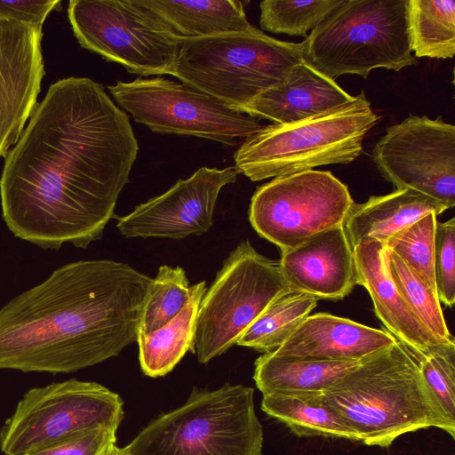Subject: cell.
Wrapping results in <instances>:
<instances>
[{
	"label": "cell",
	"mask_w": 455,
	"mask_h": 455,
	"mask_svg": "<svg viewBox=\"0 0 455 455\" xmlns=\"http://www.w3.org/2000/svg\"><path fill=\"white\" fill-rule=\"evenodd\" d=\"M139 144L129 116L87 77L52 84L0 178L3 219L43 249L100 239L129 182Z\"/></svg>",
	"instance_id": "obj_1"
},
{
	"label": "cell",
	"mask_w": 455,
	"mask_h": 455,
	"mask_svg": "<svg viewBox=\"0 0 455 455\" xmlns=\"http://www.w3.org/2000/svg\"><path fill=\"white\" fill-rule=\"evenodd\" d=\"M152 278L87 259L56 268L0 308V370L70 373L137 341Z\"/></svg>",
	"instance_id": "obj_2"
},
{
	"label": "cell",
	"mask_w": 455,
	"mask_h": 455,
	"mask_svg": "<svg viewBox=\"0 0 455 455\" xmlns=\"http://www.w3.org/2000/svg\"><path fill=\"white\" fill-rule=\"evenodd\" d=\"M323 395L366 445L386 448L404 434L429 427L455 437V421L426 382L419 360L398 340L363 359Z\"/></svg>",
	"instance_id": "obj_3"
},
{
	"label": "cell",
	"mask_w": 455,
	"mask_h": 455,
	"mask_svg": "<svg viewBox=\"0 0 455 455\" xmlns=\"http://www.w3.org/2000/svg\"><path fill=\"white\" fill-rule=\"evenodd\" d=\"M363 92L343 106L287 124H271L234 154L235 167L251 181L349 164L359 156L366 133L377 124Z\"/></svg>",
	"instance_id": "obj_4"
},
{
	"label": "cell",
	"mask_w": 455,
	"mask_h": 455,
	"mask_svg": "<svg viewBox=\"0 0 455 455\" xmlns=\"http://www.w3.org/2000/svg\"><path fill=\"white\" fill-rule=\"evenodd\" d=\"M254 389L194 388L180 407L152 420L125 446L132 455H263Z\"/></svg>",
	"instance_id": "obj_5"
},
{
	"label": "cell",
	"mask_w": 455,
	"mask_h": 455,
	"mask_svg": "<svg viewBox=\"0 0 455 455\" xmlns=\"http://www.w3.org/2000/svg\"><path fill=\"white\" fill-rule=\"evenodd\" d=\"M303 60L301 43L277 40L252 26L182 38L172 76L239 110L283 82Z\"/></svg>",
	"instance_id": "obj_6"
},
{
	"label": "cell",
	"mask_w": 455,
	"mask_h": 455,
	"mask_svg": "<svg viewBox=\"0 0 455 455\" xmlns=\"http://www.w3.org/2000/svg\"><path fill=\"white\" fill-rule=\"evenodd\" d=\"M306 62L331 79L367 78L378 68L394 71L416 64L408 0H344L303 42Z\"/></svg>",
	"instance_id": "obj_7"
},
{
	"label": "cell",
	"mask_w": 455,
	"mask_h": 455,
	"mask_svg": "<svg viewBox=\"0 0 455 455\" xmlns=\"http://www.w3.org/2000/svg\"><path fill=\"white\" fill-rule=\"evenodd\" d=\"M279 261L247 240L223 262L198 308L192 352L201 363L222 355L279 296L290 291Z\"/></svg>",
	"instance_id": "obj_8"
},
{
	"label": "cell",
	"mask_w": 455,
	"mask_h": 455,
	"mask_svg": "<svg viewBox=\"0 0 455 455\" xmlns=\"http://www.w3.org/2000/svg\"><path fill=\"white\" fill-rule=\"evenodd\" d=\"M80 45L140 76L172 75L182 38L140 0H71Z\"/></svg>",
	"instance_id": "obj_9"
},
{
	"label": "cell",
	"mask_w": 455,
	"mask_h": 455,
	"mask_svg": "<svg viewBox=\"0 0 455 455\" xmlns=\"http://www.w3.org/2000/svg\"><path fill=\"white\" fill-rule=\"evenodd\" d=\"M123 400L106 387L76 379L29 389L0 430L5 455H26L97 427L117 429Z\"/></svg>",
	"instance_id": "obj_10"
},
{
	"label": "cell",
	"mask_w": 455,
	"mask_h": 455,
	"mask_svg": "<svg viewBox=\"0 0 455 455\" xmlns=\"http://www.w3.org/2000/svg\"><path fill=\"white\" fill-rule=\"evenodd\" d=\"M108 90L135 122L157 133L194 136L236 146L265 126L217 98L160 76L118 81Z\"/></svg>",
	"instance_id": "obj_11"
},
{
	"label": "cell",
	"mask_w": 455,
	"mask_h": 455,
	"mask_svg": "<svg viewBox=\"0 0 455 455\" xmlns=\"http://www.w3.org/2000/svg\"><path fill=\"white\" fill-rule=\"evenodd\" d=\"M355 202L348 188L327 171L274 178L254 192L249 220L255 231L282 251L343 225Z\"/></svg>",
	"instance_id": "obj_12"
},
{
	"label": "cell",
	"mask_w": 455,
	"mask_h": 455,
	"mask_svg": "<svg viewBox=\"0 0 455 455\" xmlns=\"http://www.w3.org/2000/svg\"><path fill=\"white\" fill-rule=\"evenodd\" d=\"M372 159L396 189L419 193L446 210L455 205V126L441 116H410L387 127Z\"/></svg>",
	"instance_id": "obj_13"
},
{
	"label": "cell",
	"mask_w": 455,
	"mask_h": 455,
	"mask_svg": "<svg viewBox=\"0 0 455 455\" xmlns=\"http://www.w3.org/2000/svg\"><path fill=\"white\" fill-rule=\"evenodd\" d=\"M239 173L235 166L221 170L201 167L165 193L118 218L116 228L125 237L182 239L200 235L212 225L221 188L235 182Z\"/></svg>",
	"instance_id": "obj_14"
},
{
	"label": "cell",
	"mask_w": 455,
	"mask_h": 455,
	"mask_svg": "<svg viewBox=\"0 0 455 455\" xmlns=\"http://www.w3.org/2000/svg\"><path fill=\"white\" fill-rule=\"evenodd\" d=\"M42 29L0 18V157L19 140L44 75Z\"/></svg>",
	"instance_id": "obj_15"
},
{
	"label": "cell",
	"mask_w": 455,
	"mask_h": 455,
	"mask_svg": "<svg viewBox=\"0 0 455 455\" xmlns=\"http://www.w3.org/2000/svg\"><path fill=\"white\" fill-rule=\"evenodd\" d=\"M279 265L291 291L318 299H342L357 285L354 249L343 225L282 251Z\"/></svg>",
	"instance_id": "obj_16"
},
{
	"label": "cell",
	"mask_w": 455,
	"mask_h": 455,
	"mask_svg": "<svg viewBox=\"0 0 455 455\" xmlns=\"http://www.w3.org/2000/svg\"><path fill=\"white\" fill-rule=\"evenodd\" d=\"M396 341L386 330L316 313L307 315L272 353L313 360L360 362Z\"/></svg>",
	"instance_id": "obj_17"
},
{
	"label": "cell",
	"mask_w": 455,
	"mask_h": 455,
	"mask_svg": "<svg viewBox=\"0 0 455 455\" xmlns=\"http://www.w3.org/2000/svg\"><path fill=\"white\" fill-rule=\"evenodd\" d=\"M384 243L365 241L354 247L357 285L370 294L377 317L418 360L443 343L413 314L388 276Z\"/></svg>",
	"instance_id": "obj_18"
},
{
	"label": "cell",
	"mask_w": 455,
	"mask_h": 455,
	"mask_svg": "<svg viewBox=\"0 0 455 455\" xmlns=\"http://www.w3.org/2000/svg\"><path fill=\"white\" fill-rule=\"evenodd\" d=\"M354 98L335 80L303 60L283 82L261 92L239 110L256 119L287 124L343 106Z\"/></svg>",
	"instance_id": "obj_19"
},
{
	"label": "cell",
	"mask_w": 455,
	"mask_h": 455,
	"mask_svg": "<svg viewBox=\"0 0 455 455\" xmlns=\"http://www.w3.org/2000/svg\"><path fill=\"white\" fill-rule=\"evenodd\" d=\"M446 208L429 197L408 189H395L384 196H372L362 204L354 203L343 223L354 249L371 240L385 242L395 233L426 214L439 215Z\"/></svg>",
	"instance_id": "obj_20"
},
{
	"label": "cell",
	"mask_w": 455,
	"mask_h": 455,
	"mask_svg": "<svg viewBox=\"0 0 455 455\" xmlns=\"http://www.w3.org/2000/svg\"><path fill=\"white\" fill-rule=\"evenodd\" d=\"M157 13L181 38L212 36L251 28L244 4L239 0H140Z\"/></svg>",
	"instance_id": "obj_21"
},
{
	"label": "cell",
	"mask_w": 455,
	"mask_h": 455,
	"mask_svg": "<svg viewBox=\"0 0 455 455\" xmlns=\"http://www.w3.org/2000/svg\"><path fill=\"white\" fill-rule=\"evenodd\" d=\"M358 363L313 360L277 355L272 352L264 353L255 361L253 379L262 395L323 392Z\"/></svg>",
	"instance_id": "obj_22"
},
{
	"label": "cell",
	"mask_w": 455,
	"mask_h": 455,
	"mask_svg": "<svg viewBox=\"0 0 455 455\" xmlns=\"http://www.w3.org/2000/svg\"><path fill=\"white\" fill-rule=\"evenodd\" d=\"M261 410L299 437L322 436L358 442L355 432L329 404L323 392L266 394Z\"/></svg>",
	"instance_id": "obj_23"
},
{
	"label": "cell",
	"mask_w": 455,
	"mask_h": 455,
	"mask_svg": "<svg viewBox=\"0 0 455 455\" xmlns=\"http://www.w3.org/2000/svg\"><path fill=\"white\" fill-rule=\"evenodd\" d=\"M191 287L190 298L177 316L149 334L138 335L139 360L145 375L164 376L188 351L192 352L197 312L207 288L205 281Z\"/></svg>",
	"instance_id": "obj_24"
},
{
	"label": "cell",
	"mask_w": 455,
	"mask_h": 455,
	"mask_svg": "<svg viewBox=\"0 0 455 455\" xmlns=\"http://www.w3.org/2000/svg\"><path fill=\"white\" fill-rule=\"evenodd\" d=\"M408 24L416 57H454L455 1L408 0Z\"/></svg>",
	"instance_id": "obj_25"
},
{
	"label": "cell",
	"mask_w": 455,
	"mask_h": 455,
	"mask_svg": "<svg viewBox=\"0 0 455 455\" xmlns=\"http://www.w3.org/2000/svg\"><path fill=\"white\" fill-rule=\"evenodd\" d=\"M318 299L290 291L276 298L250 325L236 345L270 353L276 350L310 315Z\"/></svg>",
	"instance_id": "obj_26"
},
{
	"label": "cell",
	"mask_w": 455,
	"mask_h": 455,
	"mask_svg": "<svg viewBox=\"0 0 455 455\" xmlns=\"http://www.w3.org/2000/svg\"><path fill=\"white\" fill-rule=\"evenodd\" d=\"M384 262L388 276L419 320L443 343L455 341L447 327L437 293L395 252L386 248Z\"/></svg>",
	"instance_id": "obj_27"
},
{
	"label": "cell",
	"mask_w": 455,
	"mask_h": 455,
	"mask_svg": "<svg viewBox=\"0 0 455 455\" xmlns=\"http://www.w3.org/2000/svg\"><path fill=\"white\" fill-rule=\"evenodd\" d=\"M192 291L181 267L161 266L150 284L140 323L139 334H149L177 316Z\"/></svg>",
	"instance_id": "obj_28"
},
{
	"label": "cell",
	"mask_w": 455,
	"mask_h": 455,
	"mask_svg": "<svg viewBox=\"0 0 455 455\" xmlns=\"http://www.w3.org/2000/svg\"><path fill=\"white\" fill-rule=\"evenodd\" d=\"M344 0H264L259 4V26L275 34L307 37Z\"/></svg>",
	"instance_id": "obj_29"
},
{
	"label": "cell",
	"mask_w": 455,
	"mask_h": 455,
	"mask_svg": "<svg viewBox=\"0 0 455 455\" xmlns=\"http://www.w3.org/2000/svg\"><path fill=\"white\" fill-rule=\"evenodd\" d=\"M436 214L429 212L391 235L385 248L395 252L434 291H436L435 275V235Z\"/></svg>",
	"instance_id": "obj_30"
},
{
	"label": "cell",
	"mask_w": 455,
	"mask_h": 455,
	"mask_svg": "<svg viewBox=\"0 0 455 455\" xmlns=\"http://www.w3.org/2000/svg\"><path fill=\"white\" fill-rule=\"evenodd\" d=\"M421 373L447 416L455 421V341L419 360Z\"/></svg>",
	"instance_id": "obj_31"
},
{
	"label": "cell",
	"mask_w": 455,
	"mask_h": 455,
	"mask_svg": "<svg viewBox=\"0 0 455 455\" xmlns=\"http://www.w3.org/2000/svg\"><path fill=\"white\" fill-rule=\"evenodd\" d=\"M435 275L439 301L452 307L455 302V219L436 222Z\"/></svg>",
	"instance_id": "obj_32"
},
{
	"label": "cell",
	"mask_w": 455,
	"mask_h": 455,
	"mask_svg": "<svg viewBox=\"0 0 455 455\" xmlns=\"http://www.w3.org/2000/svg\"><path fill=\"white\" fill-rule=\"evenodd\" d=\"M116 430L93 428L26 455H98L108 444L116 443Z\"/></svg>",
	"instance_id": "obj_33"
},
{
	"label": "cell",
	"mask_w": 455,
	"mask_h": 455,
	"mask_svg": "<svg viewBox=\"0 0 455 455\" xmlns=\"http://www.w3.org/2000/svg\"><path fill=\"white\" fill-rule=\"evenodd\" d=\"M60 4V0L0 1V18L42 29L47 15Z\"/></svg>",
	"instance_id": "obj_34"
},
{
	"label": "cell",
	"mask_w": 455,
	"mask_h": 455,
	"mask_svg": "<svg viewBox=\"0 0 455 455\" xmlns=\"http://www.w3.org/2000/svg\"><path fill=\"white\" fill-rule=\"evenodd\" d=\"M98 455H132L125 447L120 448L116 443L108 444Z\"/></svg>",
	"instance_id": "obj_35"
}]
</instances>
